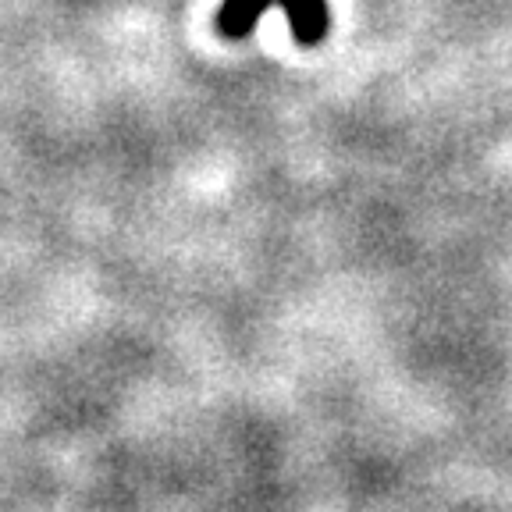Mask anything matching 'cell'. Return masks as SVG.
Listing matches in <instances>:
<instances>
[{"instance_id": "1", "label": "cell", "mask_w": 512, "mask_h": 512, "mask_svg": "<svg viewBox=\"0 0 512 512\" xmlns=\"http://www.w3.org/2000/svg\"><path fill=\"white\" fill-rule=\"evenodd\" d=\"M271 4L288 8L299 43H317L324 36V29H328V4L324 0H224L221 29L239 40V36L249 32V25L256 22V15H264Z\"/></svg>"}]
</instances>
